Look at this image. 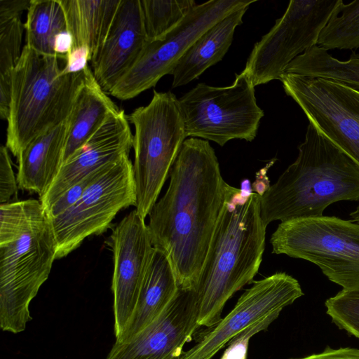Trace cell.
<instances>
[{"label": "cell", "instance_id": "obj_36", "mask_svg": "<svg viewBox=\"0 0 359 359\" xmlns=\"http://www.w3.org/2000/svg\"><path fill=\"white\" fill-rule=\"evenodd\" d=\"M351 221L359 224V205L355 210L350 213Z\"/></svg>", "mask_w": 359, "mask_h": 359}, {"label": "cell", "instance_id": "obj_5", "mask_svg": "<svg viewBox=\"0 0 359 359\" xmlns=\"http://www.w3.org/2000/svg\"><path fill=\"white\" fill-rule=\"evenodd\" d=\"M59 59L25 45L11 72L6 147L17 158L33 140L69 116L86 69L67 73Z\"/></svg>", "mask_w": 359, "mask_h": 359}, {"label": "cell", "instance_id": "obj_17", "mask_svg": "<svg viewBox=\"0 0 359 359\" xmlns=\"http://www.w3.org/2000/svg\"><path fill=\"white\" fill-rule=\"evenodd\" d=\"M147 41L140 0H121L107 36L90 61L94 77L105 93L130 69Z\"/></svg>", "mask_w": 359, "mask_h": 359}, {"label": "cell", "instance_id": "obj_21", "mask_svg": "<svg viewBox=\"0 0 359 359\" xmlns=\"http://www.w3.org/2000/svg\"><path fill=\"white\" fill-rule=\"evenodd\" d=\"M119 109L95 80L91 68L86 75L68 118L63 162L79 149L106 119Z\"/></svg>", "mask_w": 359, "mask_h": 359}, {"label": "cell", "instance_id": "obj_6", "mask_svg": "<svg viewBox=\"0 0 359 359\" xmlns=\"http://www.w3.org/2000/svg\"><path fill=\"white\" fill-rule=\"evenodd\" d=\"M127 118L135 127V210L145 219L187 137L185 125L179 100L171 91L154 90L150 102Z\"/></svg>", "mask_w": 359, "mask_h": 359}, {"label": "cell", "instance_id": "obj_32", "mask_svg": "<svg viewBox=\"0 0 359 359\" xmlns=\"http://www.w3.org/2000/svg\"><path fill=\"white\" fill-rule=\"evenodd\" d=\"M88 62H90V54L86 48H72L66 56L63 69L67 73L80 72L88 66Z\"/></svg>", "mask_w": 359, "mask_h": 359}, {"label": "cell", "instance_id": "obj_29", "mask_svg": "<svg viewBox=\"0 0 359 359\" xmlns=\"http://www.w3.org/2000/svg\"><path fill=\"white\" fill-rule=\"evenodd\" d=\"M279 314L280 313H273L239 333L227 344L228 347L221 359H246L250 338L257 332L266 330Z\"/></svg>", "mask_w": 359, "mask_h": 359}, {"label": "cell", "instance_id": "obj_22", "mask_svg": "<svg viewBox=\"0 0 359 359\" xmlns=\"http://www.w3.org/2000/svg\"><path fill=\"white\" fill-rule=\"evenodd\" d=\"M72 38V48L84 47L90 62L109 32L121 0H58Z\"/></svg>", "mask_w": 359, "mask_h": 359}, {"label": "cell", "instance_id": "obj_12", "mask_svg": "<svg viewBox=\"0 0 359 359\" xmlns=\"http://www.w3.org/2000/svg\"><path fill=\"white\" fill-rule=\"evenodd\" d=\"M287 95L320 133L359 165V90L327 79L280 77Z\"/></svg>", "mask_w": 359, "mask_h": 359}, {"label": "cell", "instance_id": "obj_1", "mask_svg": "<svg viewBox=\"0 0 359 359\" xmlns=\"http://www.w3.org/2000/svg\"><path fill=\"white\" fill-rule=\"evenodd\" d=\"M169 177L147 226L153 247L168 259L180 288L194 289L229 184L209 141L196 137L184 140Z\"/></svg>", "mask_w": 359, "mask_h": 359}, {"label": "cell", "instance_id": "obj_7", "mask_svg": "<svg viewBox=\"0 0 359 359\" xmlns=\"http://www.w3.org/2000/svg\"><path fill=\"white\" fill-rule=\"evenodd\" d=\"M272 252L318 266L345 290H359V224L332 216L280 222L270 238Z\"/></svg>", "mask_w": 359, "mask_h": 359}, {"label": "cell", "instance_id": "obj_19", "mask_svg": "<svg viewBox=\"0 0 359 359\" xmlns=\"http://www.w3.org/2000/svg\"><path fill=\"white\" fill-rule=\"evenodd\" d=\"M248 8L236 11L215 23L189 48L171 74L172 88L188 84L223 59Z\"/></svg>", "mask_w": 359, "mask_h": 359}, {"label": "cell", "instance_id": "obj_16", "mask_svg": "<svg viewBox=\"0 0 359 359\" xmlns=\"http://www.w3.org/2000/svg\"><path fill=\"white\" fill-rule=\"evenodd\" d=\"M128 119L123 110L111 114L88 140L62 165L48 191L39 201L45 210L92 172L123 156L133 147Z\"/></svg>", "mask_w": 359, "mask_h": 359}, {"label": "cell", "instance_id": "obj_8", "mask_svg": "<svg viewBox=\"0 0 359 359\" xmlns=\"http://www.w3.org/2000/svg\"><path fill=\"white\" fill-rule=\"evenodd\" d=\"M255 88L243 72L236 74L229 86L197 84L178 99L187 137L212 141L221 147L234 139L252 142L264 116Z\"/></svg>", "mask_w": 359, "mask_h": 359}, {"label": "cell", "instance_id": "obj_4", "mask_svg": "<svg viewBox=\"0 0 359 359\" xmlns=\"http://www.w3.org/2000/svg\"><path fill=\"white\" fill-rule=\"evenodd\" d=\"M50 220L39 200L0 204V326L19 333L32 320L29 304L57 259Z\"/></svg>", "mask_w": 359, "mask_h": 359}, {"label": "cell", "instance_id": "obj_10", "mask_svg": "<svg viewBox=\"0 0 359 359\" xmlns=\"http://www.w3.org/2000/svg\"><path fill=\"white\" fill-rule=\"evenodd\" d=\"M255 1L210 0L197 4L172 30L147 41L133 65L109 94L126 100L155 86L163 76L172 74L189 48L209 28L230 13L249 7Z\"/></svg>", "mask_w": 359, "mask_h": 359}, {"label": "cell", "instance_id": "obj_11", "mask_svg": "<svg viewBox=\"0 0 359 359\" xmlns=\"http://www.w3.org/2000/svg\"><path fill=\"white\" fill-rule=\"evenodd\" d=\"M341 0H292L284 14L257 42L242 71L255 86L280 80L287 66L318 44Z\"/></svg>", "mask_w": 359, "mask_h": 359}, {"label": "cell", "instance_id": "obj_34", "mask_svg": "<svg viewBox=\"0 0 359 359\" xmlns=\"http://www.w3.org/2000/svg\"><path fill=\"white\" fill-rule=\"evenodd\" d=\"M295 359H359V349L355 348H327L321 353Z\"/></svg>", "mask_w": 359, "mask_h": 359}, {"label": "cell", "instance_id": "obj_35", "mask_svg": "<svg viewBox=\"0 0 359 359\" xmlns=\"http://www.w3.org/2000/svg\"><path fill=\"white\" fill-rule=\"evenodd\" d=\"M72 46V38L67 30L60 33L55 38L54 50L55 54L65 60L67 55L70 52Z\"/></svg>", "mask_w": 359, "mask_h": 359}, {"label": "cell", "instance_id": "obj_30", "mask_svg": "<svg viewBox=\"0 0 359 359\" xmlns=\"http://www.w3.org/2000/svg\"><path fill=\"white\" fill-rule=\"evenodd\" d=\"M18 183L15 176L8 148H0V204L11 203L18 195Z\"/></svg>", "mask_w": 359, "mask_h": 359}, {"label": "cell", "instance_id": "obj_26", "mask_svg": "<svg viewBox=\"0 0 359 359\" xmlns=\"http://www.w3.org/2000/svg\"><path fill=\"white\" fill-rule=\"evenodd\" d=\"M25 26L20 18L0 23V117L7 120L11 101V72L20 58Z\"/></svg>", "mask_w": 359, "mask_h": 359}, {"label": "cell", "instance_id": "obj_9", "mask_svg": "<svg viewBox=\"0 0 359 359\" xmlns=\"http://www.w3.org/2000/svg\"><path fill=\"white\" fill-rule=\"evenodd\" d=\"M136 203L133 165L126 155L102 168L72 207L50 219L57 243L56 259L68 255L87 237L104 232L121 209Z\"/></svg>", "mask_w": 359, "mask_h": 359}, {"label": "cell", "instance_id": "obj_2", "mask_svg": "<svg viewBox=\"0 0 359 359\" xmlns=\"http://www.w3.org/2000/svg\"><path fill=\"white\" fill-rule=\"evenodd\" d=\"M266 226L260 196L229 186L196 287L198 323L210 328L222 319L226 302L253 283L262 261Z\"/></svg>", "mask_w": 359, "mask_h": 359}, {"label": "cell", "instance_id": "obj_20", "mask_svg": "<svg viewBox=\"0 0 359 359\" xmlns=\"http://www.w3.org/2000/svg\"><path fill=\"white\" fill-rule=\"evenodd\" d=\"M167 257L155 249L134 313L116 342L124 343L154 322L180 292Z\"/></svg>", "mask_w": 359, "mask_h": 359}, {"label": "cell", "instance_id": "obj_18", "mask_svg": "<svg viewBox=\"0 0 359 359\" xmlns=\"http://www.w3.org/2000/svg\"><path fill=\"white\" fill-rule=\"evenodd\" d=\"M68 119L33 140L18 156L17 180L20 189L43 196L56 178L63 162Z\"/></svg>", "mask_w": 359, "mask_h": 359}, {"label": "cell", "instance_id": "obj_23", "mask_svg": "<svg viewBox=\"0 0 359 359\" xmlns=\"http://www.w3.org/2000/svg\"><path fill=\"white\" fill-rule=\"evenodd\" d=\"M285 74L331 79L359 90V53L353 52L346 60H339L316 45L296 57Z\"/></svg>", "mask_w": 359, "mask_h": 359}, {"label": "cell", "instance_id": "obj_24", "mask_svg": "<svg viewBox=\"0 0 359 359\" xmlns=\"http://www.w3.org/2000/svg\"><path fill=\"white\" fill-rule=\"evenodd\" d=\"M25 45L42 55H56V36L67 30L64 11L58 0H31L24 24Z\"/></svg>", "mask_w": 359, "mask_h": 359}, {"label": "cell", "instance_id": "obj_28", "mask_svg": "<svg viewBox=\"0 0 359 359\" xmlns=\"http://www.w3.org/2000/svg\"><path fill=\"white\" fill-rule=\"evenodd\" d=\"M325 305L339 328L359 339V290H341L327 299Z\"/></svg>", "mask_w": 359, "mask_h": 359}, {"label": "cell", "instance_id": "obj_13", "mask_svg": "<svg viewBox=\"0 0 359 359\" xmlns=\"http://www.w3.org/2000/svg\"><path fill=\"white\" fill-rule=\"evenodd\" d=\"M303 295L298 280L285 272L253 281L227 316L207 328L198 341L179 359H212L242 331L273 313H280Z\"/></svg>", "mask_w": 359, "mask_h": 359}, {"label": "cell", "instance_id": "obj_33", "mask_svg": "<svg viewBox=\"0 0 359 359\" xmlns=\"http://www.w3.org/2000/svg\"><path fill=\"white\" fill-rule=\"evenodd\" d=\"M30 3L31 0H0V23L20 18Z\"/></svg>", "mask_w": 359, "mask_h": 359}, {"label": "cell", "instance_id": "obj_3", "mask_svg": "<svg viewBox=\"0 0 359 359\" xmlns=\"http://www.w3.org/2000/svg\"><path fill=\"white\" fill-rule=\"evenodd\" d=\"M295 161L260 196V214L267 226L317 218L330 205L359 201V165L309 123Z\"/></svg>", "mask_w": 359, "mask_h": 359}, {"label": "cell", "instance_id": "obj_25", "mask_svg": "<svg viewBox=\"0 0 359 359\" xmlns=\"http://www.w3.org/2000/svg\"><path fill=\"white\" fill-rule=\"evenodd\" d=\"M317 45L327 50L359 48V0L348 4L341 0L321 31Z\"/></svg>", "mask_w": 359, "mask_h": 359}, {"label": "cell", "instance_id": "obj_27", "mask_svg": "<svg viewBox=\"0 0 359 359\" xmlns=\"http://www.w3.org/2000/svg\"><path fill=\"white\" fill-rule=\"evenodd\" d=\"M140 2L149 41L172 30L197 5L193 0H140Z\"/></svg>", "mask_w": 359, "mask_h": 359}, {"label": "cell", "instance_id": "obj_15", "mask_svg": "<svg viewBox=\"0 0 359 359\" xmlns=\"http://www.w3.org/2000/svg\"><path fill=\"white\" fill-rule=\"evenodd\" d=\"M194 289L180 290L164 311L124 343L116 342L106 359H179L184 345L201 327Z\"/></svg>", "mask_w": 359, "mask_h": 359}, {"label": "cell", "instance_id": "obj_14", "mask_svg": "<svg viewBox=\"0 0 359 359\" xmlns=\"http://www.w3.org/2000/svg\"><path fill=\"white\" fill-rule=\"evenodd\" d=\"M109 244L114 255L111 290L114 332L118 339L134 313L155 248L145 219L136 210L116 224Z\"/></svg>", "mask_w": 359, "mask_h": 359}, {"label": "cell", "instance_id": "obj_31", "mask_svg": "<svg viewBox=\"0 0 359 359\" xmlns=\"http://www.w3.org/2000/svg\"><path fill=\"white\" fill-rule=\"evenodd\" d=\"M100 169L88 175L79 182L72 187L49 208L45 210L49 219H53L60 215L72 207L83 196L84 191L95 178Z\"/></svg>", "mask_w": 359, "mask_h": 359}]
</instances>
